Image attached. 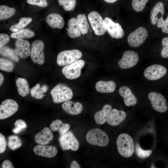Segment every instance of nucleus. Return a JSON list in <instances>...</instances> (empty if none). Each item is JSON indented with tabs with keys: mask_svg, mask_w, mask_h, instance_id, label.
<instances>
[{
	"mask_svg": "<svg viewBox=\"0 0 168 168\" xmlns=\"http://www.w3.org/2000/svg\"><path fill=\"white\" fill-rule=\"evenodd\" d=\"M149 0H132V6L136 12H140L144 9Z\"/></svg>",
	"mask_w": 168,
	"mask_h": 168,
	"instance_id": "nucleus-37",
	"label": "nucleus"
},
{
	"mask_svg": "<svg viewBox=\"0 0 168 168\" xmlns=\"http://www.w3.org/2000/svg\"><path fill=\"white\" fill-rule=\"evenodd\" d=\"M59 141L60 147L63 150H71L76 151L79 147V143L78 140L71 131H68L61 135Z\"/></svg>",
	"mask_w": 168,
	"mask_h": 168,
	"instance_id": "nucleus-5",
	"label": "nucleus"
},
{
	"mask_svg": "<svg viewBox=\"0 0 168 168\" xmlns=\"http://www.w3.org/2000/svg\"><path fill=\"white\" fill-rule=\"evenodd\" d=\"M161 43L163 48L161 52V56L164 58H168V37L163 38Z\"/></svg>",
	"mask_w": 168,
	"mask_h": 168,
	"instance_id": "nucleus-39",
	"label": "nucleus"
},
{
	"mask_svg": "<svg viewBox=\"0 0 168 168\" xmlns=\"http://www.w3.org/2000/svg\"><path fill=\"white\" fill-rule=\"evenodd\" d=\"M119 92L120 95L124 99V103L126 106L129 107L136 104L137 99L128 86L121 87Z\"/></svg>",
	"mask_w": 168,
	"mask_h": 168,
	"instance_id": "nucleus-18",
	"label": "nucleus"
},
{
	"mask_svg": "<svg viewBox=\"0 0 168 168\" xmlns=\"http://www.w3.org/2000/svg\"><path fill=\"white\" fill-rule=\"evenodd\" d=\"M77 19L81 33L82 35L87 34L89 28V25L86 15L83 14H79Z\"/></svg>",
	"mask_w": 168,
	"mask_h": 168,
	"instance_id": "nucleus-29",
	"label": "nucleus"
},
{
	"mask_svg": "<svg viewBox=\"0 0 168 168\" xmlns=\"http://www.w3.org/2000/svg\"><path fill=\"white\" fill-rule=\"evenodd\" d=\"M88 143L92 145L105 147L109 143V137L106 133L101 129L95 128L90 130L86 137Z\"/></svg>",
	"mask_w": 168,
	"mask_h": 168,
	"instance_id": "nucleus-2",
	"label": "nucleus"
},
{
	"mask_svg": "<svg viewBox=\"0 0 168 168\" xmlns=\"http://www.w3.org/2000/svg\"><path fill=\"white\" fill-rule=\"evenodd\" d=\"M88 18L96 35L100 36L105 34L106 31L105 22L98 13L92 11L88 14Z\"/></svg>",
	"mask_w": 168,
	"mask_h": 168,
	"instance_id": "nucleus-6",
	"label": "nucleus"
},
{
	"mask_svg": "<svg viewBox=\"0 0 168 168\" xmlns=\"http://www.w3.org/2000/svg\"><path fill=\"white\" fill-rule=\"evenodd\" d=\"M63 110L67 113L73 115L80 114L83 110V106L80 103L74 102L72 101H65L62 105Z\"/></svg>",
	"mask_w": 168,
	"mask_h": 168,
	"instance_id": "nucleus-21",
	"label": "nucleus"
},
{
	"mask_svg": "<svg viewBox=\"0 0 168 168\" xmlns=\"http://www.w3.org/2000/svg\"><path fill=\"white\" fill-rule=\"evenodd\" d=\"M14 125L15 128L13 129L12 131L16 133H19L27 127L26 123L21 119L17 120L14 123Z\"/></svg>",
	"mask_w": 168,
	"mask_h": 168,
	"instance_id": "nucleus-38",
	"label": "nucleus"
},
{
	"mask_svg": "<svg viewBox=\"0 0 168 168\" xmlns=\"http://www.w3.org/2000/svg\"><path fill=\"white\" fill-rule=\"evenodd\" d=\"M46 21L48 25L53 28L61 29L64 25L63 19L57 13H52L49 14L46 18Z\"/></svg>",
	"mask_w": 168,
	"mask_h": 168,
	"instance_id": "nucleus-22",
	"label": "nucleus"
},
{
	"mask_svg": "<svg viewBox=\"0 0 168 168\" xmlns=\"http://www.w3.org/2000/svg\"><path fill=\"white\" fill-rule=\"evenodd\" d=\"M0 53L2 56L9 58L15 62L19 61V58L15 50L9 47L3 46L0 48Z\"/></svg>",
	"mask_w": 168,
	"mask_h": 168,
	"instance_id": "nucleus-28",
	"label": "nucleus"
},
{
	"mask_svg": "<svg viewBox=\"0 0 168 168\" xmlns=\"http://www.w3.org/2000/svg\"><path fill=\"white\" fill-rule=\"evenodd\" d=\"M153 109L158 112L164 113L168 109V105L166 99L160 93L151 92L148 95Z\"/></svg>",
	"mask_w": 168,
	"mask_h": 168,
	"instance_id": "nucleus-10",
	"label": "nucleus"
},
{
	"mask_svg": "<svg viewBox=\"0 0 168 168\" xmlns=\"http://www.w3.org/2000/svg\"><path fill=\"white\" fill-rule=\"evenodd\" d=\"M166 69L164 66L159 64H153L145 69L144 75L148 80L154 81L162 77L166 74Z\"/></svg>",
	"mask_w": 168,
	"mask_h": 168,
	"instance_id": "nucleus-12",
	"label": "nucleus"
},
{
	"mask_svg": "<svg viewBox=\"0 0 168 168\" xmlns=\"http://www.w3.org/2000/svg\"><path fill=\"white\" fill-rule=\"evenodd\" d=\"M104 1L108 3H113L115 2L118 0H104Z\"/></svg>",
	"mask_w": 168,
	"mask_h": 168,
	"instance_id": "nucleus-49",
	"label": "nucleus"
},
{
	"mask_svg": "<svg viewBox=\"0 0 168 168\" xmlns=\"http://www.w3.org/2000/svg\"><path fill=\"white\" fill-rule=\"evenodd\" d=\"M59 4L63 6L64 9L66 11L73 10L75 6L76 0H58Z\"/></svg>",
	"mask_w": 168,
	"mask_h": 168,
	"instance_id": "nucleus-36",
	"label": "nucleus"
},
{
	"mask_svg": "<svg viewBox=\"0 0 168 168\" xmlns=\"http://www.w3.org/2000/svg\"><path fill=\"white\" fill-rule=\"evenodd\" d=\"M33 151L37 155L47 158L53 157L58 152L57 149L55 146L39 144L34 148Z\"/></svg>",
	"mask_w": 168,
	"mask_h": 168,
	"instance_id": "nucleus-17",
	"label": "nucleus"
},
{
	"mask_svg": "<svg viewBox=\"0 0 168 168\" xmlns=\"http://www.w3.org/2000/svg\"><path fill=\"white\" fill-rule=\"evenodd\" d=\"M16 85L19 95L22 97L27 96L30 93L28 82L24 78H19L16 81Z\"/></svg>",
	"mask_w": 168,
	"mask_h": 168,
	"instance_id": "nucleus-26",
	"label": "nucleus"
},
{
	"mask_svg": "<svg viewBox=\"0 0 168 168\" xmlns=\"http://www.w3.org/2000/svg\"><path fill=\"white\" fill-rule=\"evenodd\" d=\"M48 89V87L46 85H44L40 87V84L37 83L30 89L31 95L35 99H41L43 98L44 93L46 92Z\"/></svg>",
	"mask_w": 168,
	"mask_h": 168,
	"instance_id": "nucleus-27",
	"label": "nucleus"
},
{
	"mask_svg": "<svg viewBox=\"0 0 168 168\" xmlns=\"http://www.w3.org/2000/svg\"><path fill=\"white\" fill-rule=\"evenodd\" d=\"M148 36V32L146 29L143 27H140L128 35V42L132 47H138L143 43Z\"/></svg>",
	"mask_w": 168,
	"mask_h": 168,
	"instance_id": "nucleus-8",
	"label": "nucleus"
},
{
	"mask_svg": "<svg viewBox=\"0 0 168 168\" xmlns=\"http://www.w3.org/2000/svg\"><path fill=\"white\" fill-rule=\"evenodd\" d=\"M151 150H143L138 143L136 144L135 153L137 156L141 159H145L150 156L152 153Z\"/></svg>",
	"mask_w": 168,
	"mask_h": 168,
	"instance_id": "nucleus-34",
	"label": "nucleus"
},
{
	"mask_svg": "<svg viewBox=\"0 0 168 168\" xmlns=\"http://www.w3.org/2000/svg\"><path fill=\"white\" fill-rule=\"evenodd\" d=\"M70 128V125L68 124L63 123L61 127L58 131L59 134L62 135L67 132L69 129Z\"/></svg>",
	"mask_w": 168,
	"mask_h": 168,
	"instance_id": "nucleus-44",
	"label": "nucleus"
},
{
	"mask_svg": "<svg viewBox=\"0 0 168 168\" xmlns=\"http://www.w3.org/2000/svg\"><path fill=\"white\" fill-rule=\"evenodd\" d=\"M44 46L43 42L39 40H35L32 42L30 56L32 61L35 63L41 65L44 63Z\"/></svg>",
	"mask_w": 168,
	"mask_h": 168,
	"instance_id": "nucleus-9",
	"label": "nucleus"
},
{
	"mask_svg": "<svg viewBox=\"0 0 168 168\" xmlns=\"http://www.w3.org/2000/svg\"><path fill=\"white\" fill-rule=\"evenodd\" d=\"M14 68V65L12 62L9 60L0 58V69L1 70L8 72H12Z\"/></svg>",
	"mask_w": 168,
	"mask_h": 168,
	"instance_id": "nucleus-35",
	"label": "nucleus"
},
{
	"mask_svg": "<svg viewBox=\"0 0 168 168\" xmlns=\"http://www.w3.org/2000/svg\"><path fill=\"white\" fill-rule=\"evenodd\" d=\"M116 87V83L113 81L98 82L95 86L96 91L101 93H110L113 92Z\"/></svg>",
	"mask_w": 168,
	"mask_h": 168,
	"instance_id": "nucleus-24",
	"label": "nucleus"
},
{
	"mask_svg": "<svg viewBox=\"0 0 168 168\" xmlns=\"http://www.w3.org/2000/svg\"><path fill=\"white\" fill-rule=\"evenodd\" d=\"M32 21V19L31 17L21 18L20 19L18 23L10 27V30L14 32L18 31L26 26Z\"/></svg>",
	"mask_w": 168,
	"mask_h": 168,
	"instance_id": "nucleus-32",
	"label": "nucleus"
},
{
	"mask_svg": "<svg viewBox=\"0 0 168 168\" xmlns=\"http://www.w3.org/2000/svg\"><path fill=\"white\" fill-rule=\"evenodd\" d=\"M53 138V135L51 129L48 127H45L35 135L34 139L37 143L45 145L49 144Z\"/></svg>",
	"mask_w": 168,
	"mask_h": 168,
	"instance_id": "nucleus-20",
	"label": "nucleus"
},
{
	"mask_svg": "<svg viewBox=\"0 0 168 168\" xmlns=\"http://www.w3.org/2000/svg\"><path fill=\"white\" fill-rule=\"evenodd\" d=\"M35 35L34 32L29 29H23L20 30L12 33L11 37L16 39L30 38L34 37Z\"/></svg>",
	"mask_w": 168,
	"mask_h": 168,
	"instance_id": "nucleus-30",
	"label": "nucleus"
},
{
	"mask_svg": "<svg viewBox=\"0 0 168 168\" xmlns=\"http://www.w3.org/2000/svg\"><path fill=\"white\" fill-rule=\"evenodd\" d=\"M70 168H80L81 167L77 162L73 160L71 162L70 166Z\"/></svg>",
	"mask_w": 168,
	"mask_h": 168,
	"instance_id": "nucleus-47",
	"label": "nucleus"
},
{
	"mask_svg": "<svg viewBox=\"0 0 168 168\" xmlns=\"http://www.w3.org/2000/svg\"><path fill=\"white\" fill-rule=\"evenodd\" d=\"M16 12V10L12 7L1 5L0 6V20L7 19L13 16Z\"/></svg>",
	"mask_w": 168,
	"mask_h": 168,
	"instance_id": "nucleus-31",
	"label": "nucleus"
},
{
	"mask_svg": "<svg viewBox=\"0 0 168 168\" xmlns=\"http://www.w3.org/2000/svg\"><path fill=\"white\" fill-rule=\"evenodd\" d=\"M139 59L138 54L133 51H125L121 59L118 62L120 68L125 69L130 68L135 66Z\"/></svg>",
	"mask_w": 168,
	"mask_h": 168,
	"instance_id": "nucleus-13",
	"label": "nucleus"
},
{
	"mask_svg": "<svg viewBox=\"0 0 168 168\" xmlns=\"http://www.w3.org/2000/svg\"><path fill=\"white\" fill-rule=\"evenodd\" d=\"M2 168H13V164L8 160H4L2 165Z\"/></svg>",
	"mask_w": 168,
	"mask_h": 168,
	"instance_id": "nucleus-45",
	"label": "nucleus"
},
{
	"mask_svg": "<svg viewBox=\"0 0 168 168\" xmlns=\"http://www.w3.org/2000/svg\"><path fill=\"white\" fill-rule=\"evenodd\" d=\"M85 64L82 59L78 60L73 63L64 66L62 72L66 78L74 79L79 77L81 74V70Z\"/></svg>",
	"mask_w": 168,
	"mask_h": 168,
	"instance_id": "nucleus-7",
	"label": "nucleus"
},
{
	"mask_svg": "<svg viewBox=\"0 0 168 168\" xmlns=\"http://www.w3.org/2000/svg\"><path fill=\"white\" fill-rule=\"evenodd\" d=\"M68 28L66 29L68 34L72 38L79 37L81 35V32L80 30L77 18H72L68 22Z\"/></svg>",
	"mask_w": 168,
	"mask_h": 168,
	"instance_id": "nucleus-25",
	"label": "nucleus"
},
{
	"mask_svg": "<svg viewBox=\"0 0 168 168\" xmlns=\"http://www.w3.org/2000/svg\"><path fill=\"white\" fill-rule=\"evenodd\" d=\"M53 101L56 103L65 102L71 99L73 96L71 89L62 84H58L50 92Z\"/></svg>",
	"mask_w": 168,
	"mask_h": 168,
	"instance_id": "nucleus-3",
	"label": "nucleus"
},
{
	"mask_svg": "<svg viewBox=\"0 0 168 168\" xmlns=\"http://www.w3.org/2000/svg\"><path fill=\"white\" fill-rule=\"evenodd\" d=\"M82 56V52L78 49L63 51L58 55L57 63L60 66H65L79 60Z\"/></svg>",
	"mask_w": 168,
	"mask_h": 168,
	"instance_id": "nucleus-4",
	"label": "nucleus"
},
{
	"mask_svg": "<svg viewBox=\"0 0 168 168\" xmlns=\"http://www.w3.org/2000/svg\"><path fill=\"white\" fill-rule=\"evenodd\" d=\"M116 146L119 153L124 157H129L134 153L133 139L127 134L122 133L118 136L116 141Z\"/></svg>",
	"mask_w": 168,
	"mask_h": 168,
	"instance_id": "nucleus-1",
	"label": "nucleus"
},
{
	"mask_svg": "<svg viewBox=\"0 0 168 168\" xmlns=\"http://www.w3.org/2000/svg\"><path fill=\"white\" fill-rule=\"evenodd\" d=\"M27 2L30 5H35L45 7L48 5L47 0H27Z\"/></svg>",
	"mask_w": 168,
	"mask_h": 168,
	"instance_id": "nucleus-41",
	"label": "nucleus"
},
{
	"mask_svg": "<svg viewBox=\"0 0 168 168\" xmlns=\"http://www.w3.org/2000/svg\"><path fill=\"white\" fill-rule=\"evenodd\" d=\"M161 29L163 33L168 34V15L165 20L164 24Z\"/></svg>",
	"mask_w": 168,
	"mask_h": 168,
	"instance_id": "nucleus-46",
	"label": "nucleus"
},
{
	"mask_svg": "<svg viewBox=\"0 0 168 168\" xmlns=\"http://www.w3.org/2000/svg\"><path fill=\"white\" fill-rule=\"evenodd\" d=\"M164 13L163 3L161 2H158L151 12L150 18L152 24L154 25L157 23V27L159 28H161L165 21L163 18Z\"/></svg>",
	"mask_w": 168,
	"mask_h": 168,
	"instance_id": "nucleus-14",
	"label": "nucleus"
},
{
	"mask_svg": "<svg viewBox=\"0 0 168 168\" xmlns=\"http://www.w3.org/2000/svg\"><path fill=\"white\" fill-rule=\"evenodd\" d=\"M4 81V77L3 74L1 73H0V86L2 85Z\"/></svg>",
	"mask_w": 168,
	"mask_h": 168,
	"instance_id": "nucleus-48",
	"label": "nucleus"
},
{
	"mask_svg": "<svg viewBox=\"0 0 168 168\" xmlns=\"http://www.w3.org/2000/svg\"><path fill=\"white\" fill-rule=\"evenodd\" d=\"M22 145L20 139L17 136L12 135L8 138V146L12 150H15L20 147Z\"/></svg>",
	"mask_w": 168,
	"mask_h": 168,
	"instance_id": "nucleus-33",
	"label": "nucleus"
},
{
	"mask_svg": "<svg viewBox=\"0 0 168 168\" xmlns=\"http://www.w3.org/2000/svg\"><path fill=\"white\" fill-rule=\"evenodd\" d=\"M63 124L61 120L58 119H56L51 123L50 125V127L53 131H58Z\"/></svg>",
	"mask_w": 168,
	"mask_h": 168,
	"instance_id": "nucleus-40",
	"label": "nucleus"
},
{
	"mask_svg": "<svg viewBox=\"0 0 168 168\" xmlns=\"http://www.w3.org/2000/svg\"></svg>",
	"mask_w": 168,
	"mask_h": 168,
	"instance_id": "nucleus-50",
	"label": "nucleus"
},
{
	"mask_svg": "<svg viewBox=\"0 0 168 168\" xmlns=\"http://www.w3.org/2000/svg\"><path fill=\"white\" fill-rule=\"evenodd\" d=\"M18 105L14 100L7 99L0 105V119H4L11 116L18 110Z\"/></svg>",
	"mask_w": 168,
	"mask_h": 168,
	"instance_id": "nucleus-11",
	"label": "nucleus"
},
{
	"mask_svg": "<svg viewBox=\"0 0 168 168\" xmlns=\"http://www.w3.org/2000/svg\"><path fill=\"white\" fill-rule=\"evenodd\" d=\"M7 142L4 136L0 133V153L3 152L6 149Z\"/></svg>",
	"mask_w": 168,
	"mask_h": 168,
	"instance_id": "nucleus-43",
	"label": "nucleus"
},
{
	"mask_svg": "<svg viewBox=\"0 0 168 168\" xmlns=\"http://www.w3.org/2000/svg\"><path fill=\"white\" fill-rule=\"evenodd\" d=\"M9 37L8 35L5 33L0 34V47H3L9 42Z\"/></svg>",
	"mask_w": 168,
	"mask_h": 168,
	"instance_id": "nucleus-42",
	"label": "nucleus"
},
{
	"mask_svg": "<svg viewBox=\"0 0 168 168\" xmlns=\"http://www.w3.org/2000/svg\"><path fill=\"white\" fill-rule=\"evenodd\" d=\"M126 116V113L124 111L113 109L112 110L109 116L107 122L110 125L117 126L123 122Z\"/></svg>",
	"mask_w": 168,
	"mask_h": 168,
	"instance_id": "nucleus-19",
	"label": "nucleus"
},
{
	"mask_svg": "<svg viewBox=\"0 0 168 168\" xmlns=\"http://www.w3.org/2000/svg\"><path fill=\"white\" fill-rule=\"evenodd\" d=\"M106 31L113 38H121L124 35V31L118 23H115L110 18L106 17L104 19Z\"/></svg>",
	"mask_w": 168,
	"mask_h": 168,
	"instance_id": "nucleus-15",
	"label": "nucleus"
},
{
	"mask_svg": "<svg viewBox=\"0 0 168 168\" xmlns=\"http://www.w3.org/2000/svg\"><path fill=\"white\" fill-rule=\"evenodd\" d=\"M112 110L111 106L109 104L105 105L102 109L96 113L94 119L96 123L99 125L104 124L108 118Z\"/></svg>",
	"mask_w": 168,
	"mask_h": 168,
	"instance_id": "nucleus-23",
	"label": "nucleus"
},
{
	"mask_svg": "<svg viewBox=\"0 0 168 168\" xmlns=\"http://www.w3.org/2000/svg\"><path fill=\"white\" fill-rule=\"evenodd\" d=\"M29 42L23 39H17L15 42V51L21 58L24 59L30 55V49Z\"/></svg>",
	"mask_w": 168,
	"mask_h": 168,
	"instance_id": "nucleus-16",
	"label": "nucleus"
}]
</instances>
